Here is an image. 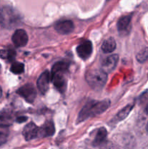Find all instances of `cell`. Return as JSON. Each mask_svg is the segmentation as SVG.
Returning a JSON list of instances; mask_svg holds the SVG:
<instances>
[{
    "label": "cell",
    "mask_w": 148,
    "mask_h": 149,
    "mask_svg": "<svg viewBox=\"0 0 148 149\" xmlns=\"http://www.w3.org/2000/svg\"><path fill=\"white\" fill-rule=\"evenodd\" d=\"M118 55H112L110 56L107 57L105 60L102 63L101 68L106 72L107 74L112 72L113 70L115 68L118 62Z\"/></svg>",
    "instance_id": "cell-11"
},
{
    "label": "cell",
    "mask_w": 148,
    "mask_h": 149,
    "mask_svg": "<svg viewBox=\"0 0 148 149\" xmlns=\"http://www.w3.org/2000/svg\"><path fill=\"white\" fill-rule=\"evenodd\" d=\"M55 29L60 34H68L74 29V25L71 20H59L55 25Z\"/></svg>",
    "instance_id": "cell-10"
},
{
    "label": "cell",
    "mask_w": 148,
    "mask_h": 149,
    "mask_svg": "<svg viewBox=\"0 0 148 149\" xmlns=\"http://www.w3.org/2000/svg\"><path fill=\"white\" fill-rule=\"evenodd\" d=\"M28 119V118L26 116H19L16 119V122H18V123H23V122H26Z\"/></svg>",
    "instance_id": "cell-23"
},
{
    "label": "cell",
    "mask_w": 148,
    "mask_h": 149,
    "mask_svg": "<svg viewBox=\"0 0 148 149\" xmlns=\"http://www.w3.org/2000/svg\"><path fill=\"white\" fill-rule=\"evenodd\" d=\"M12 40L16 47H22L27 45L28 42V37L26 31L23 29H17L13 33Z\"/></svg>",
    "instance_id": "cell-8"
},
{
    "label": "cell",
    "mask_w": 148,
    "mask_h": 149,
    "mask_svg": "<svg viewBox=\"0 0 148 149\" xmlns=\"http://www.w3.org/2000/svg\"><path fill=\"white\" fill-rule=\"evenodd\" d=\"M1 95H2V90H1V88L0 87V98H1Z\"/></svg>",
    "instance_id": "cell-25"
},
{
    "label": "cell",
    "mask_w": 148,
    "mask_h": 149,
    "mask_svg": "<svg viewBox=\"0 0 148 149\" xmlns=\"http://www.w3.org/2000/svg\"><path fill=\"white\" fill-rule=\"evenodd\" d=\"M70 64L68 62H65V61H59V62L56 63L53 65L52 68V74L56 72H68L69 69Z\"/></svg>",
    "instance_id": "cell-18"
},
{
    "label": "cell",
    "mask_w": 148,
    "mask_h": 149,
    "mask_svg": "<svg viewBox=\"0 0 148 149\" xmlns=\"http://www.w3.org/2000/svg\"><path fill=\"white\" fill-rule=\"evenodd\" d=\"M13 123L12 115L7 111L0 112V127H7Z\"/></svg>",
    "instance_id": "cell-14"
},
{
    "label": "cell",
    "mask_w": 148,
    "mask_h": 149,
    "mask_svg": "<svg viewBox=\"0 0 148 149\" xmlns=\"http://www.w3.org/2000/svg\"><path fill=\"white\" fill-rule=\"evenodd\" d=\"M39 127H38L33 122H30L23 128V135L26 141H31L34 138H39Z\"/></svg>",
    "instance_id": "cell-9"
},
{
    "label": "cell",
    "mask_w": 148,
    "mask_h": 149,
    "mask_svg": "<svg viewBox=\"0 0 148 149\" xmlns=\"http://www.w3.org/2000/svg\"><path fill=\"white\" fill-rule=\"evenodd\" d=\"M10 71L13 74H22V73L24 72V64L19 62L13 63L11 65V68H10Z\"/></svg>",
    "instance_id": "cell-20"
},
{
    "label": "cell",
    "mask_w": 148,
    "mask_h": 149,
    "mask_svg": "<svg viewBox=\"0 0 148 149\" xmlns=\"http://www.w3.org/2000/svg\"><path fill=\"white\" fill-rule=\"evenodd\" d=\"M21 16L17 10L10 7H4L0 10V23L6 29H11L21 23Z\"/></svg>",
    "instance_id": "cell-3"
},
{
    "label": "cell",
    "mask_w": 148,
    "mask_h": 149,
    "mask_svg": "<svg viewBox=\"0 0 148 149\" xmlns=\"http://www.w3.org/2000/svg\"><path fill=\"white\" fill-rule=\"evenodd\" d=\"M51 75L49 71L46 70L44 71L37 80V87L41 94L45 95L49 90V81H50Z\"/></svg>",
    "instance_id": "cell-7"
},
{
    "label": "cell",
    "mask_w": 148,
    "mask_h": 149,
    "mask_svg": "<svg viewBox=\"0 0 148 149\" xmlns=\"http://www.w3.org/2000/svg\"><path fill=\"white\" fill-rule=\"evenodd\" d=\"M15 55L16 52L13 49H1L0 50V58L2 59H6L11 61L14 59Z\"/></svg>",
    "instance_id": "cell-19"
},
{
    "label": "cell",
    "mask_w": 148,
    "mask_h": 149,
    "mask_svg": "<svg viewBox=\"0 0 148 149\" xmlns=\"http://www.w3.org/2000/svg\"><path fill=\"white\" fill-rule=\"evenodd\" d=\"M102 50L104 53H110L113 52L116 48V42L113 38L110 37L105 39L102 45Z\"/></svg>",
    "instance_id": "cell-16"
},
{
    "label": "cell",
    "mask_w": 148,
    "mask_h": 149,
    "mask_svg": "<svg viewBox=\"0 0 148 149\" xmlns=\"http://www.w3.org/2000/svg\"><path fill=\"white\" fill-rule=\"evenodd\" d=\"M133 107V105H131V104L127 105L126 106H125L121 111H120L117 113L116 116L113 119L112 122H114V124H115L117 123V122H120V121H122L124 119H126V118L128 116V115L129 114V113L131 111Z\"/></svg>",
    "instance_id": "cell-15"
},
{
    "label": "cell",
    "mask_w": 148,
    "mask_h": 149,
    "mask_svg": "<svg viewBox=\"0 0 148 149\" xmlns=\"http://www.w3.org/2000/svg\"><path fill=\"white\" fill-rule=\"evenodd\" d=\"M16 93L29 103H33L36 97V89L31 84H25L20 87Z\"/></svg>",
    "instance_id": "cell-5"
},
{
    "label": "cell",
    "mask_w": 148,
    "mask_h": 149,
    "mask_svg": "<svg viewBox=\"0 0 148 149\" xmlns=\"http://www.w3.org/2000/svg\"><path fill=\"white\" fill-rule=\"evenodd\" d=\"M131 20V15H126L120 17L117 23L118 30L119 32L125 31L129 28L130 25Z\"/></svg>",
    "instance_id": "cell-17"
},
{
    "label": "cell",
    "mask_w": 148,
    "mask_h": 149,
    "mask_svg": "<svg viewBox=\"0 0 148 149\" xmlns=\"http://www.w3.org/2000/svg\"><path fill=\"white\" fill-rule=\"evenodd\" d=\"M136 59L139 63H144L148 60V47L144 48L136 55Z\"/></svg>",
    "instance_id": "cell-21"
},
{
    "label": "cell",
    "mask_w": 148,
    "mask_h": 149,
    "mask_svg": "<svg viewBox=\"0 0 148 149\" xmlns=\"http://www.w3.org/2000/svg\"><path fill=\"white\" fill-rule=\"evenodd\" d=\"M145 112H146V113L148 114V103H147V104L146 107H145Z\"/></svg>",
    "instance_id": "cell-24"
},
{
    "label": "cell",
    "mask_w": 148,
    "mask_h": 149,
    "mask_svg": "<svg viewBox=\"0 0 148 149\" xmlns=\"http://www.w3.org/2000/svg\"><path fill=\"white\" fill-rule=\"evenodd\" d=\"M55 132V127L54 122L52 120H49L39 127V138H47L52 136Z\"/></svg>",
    "instance_id": "cell-12"
},
{
    "label": "cell",
    "mask_w": 148,
    "mask_h": 149,
    "mask_svg": "<svg viewBox=\"0 0 148 149\" xmlns=\"http://www.w3.org/2000/svg\"><path fill=\"white\" fill-rule=\"evenodd\" d=\"M107 130L104 127H100L97 130V134H96L95 138H94V141L92 142L93 146L97 147L100 146L102 145L105 141L106 138H107Z\"/></svg>",
    "instance_id": "cell-13"
},
{
    "label": "cell",
    "mask_w": 148,
    "mask_h": 149,
    "mask_svg": "<svg viewBox=\"0 0 148 149\" xmlns=\"http://www.w3.org/2000/svg\"><path fill=\"white\" fill-rule=\"evenodd\" d=\"M146 130H147V132H148V123H147V127H146Z\"/></svg>",
    "instance_id": "cell-26"
},
{
    "label": "cell",
    "mask_w": 148,
    "mask_h": 149,
    "mask_svg": "<svg viewBox=\"0 0 148 149\" xmlns=\"http://www.w3.org/2000/svg\"><path fill=\"white\" fill-rule=\"evenodd\" d=\"M85 78L93 90L100 91L107 82V74L102 68H91L86 71Z\"/></svg>",
    "instance_id": "cell-2"
},
{
    "label": "cell",
    "mask_w": 148,
    "mask_h": 149,
    "mask_svg": "<svg viewBox=\"0 0 148 149\" xmlns=\"http://www.w3.org/2000/svg\"><path fill=\"white\" fill-rule=\"evenodd\" d=\"M110 105L109 99L103 100H91L86 103L78 113L77 123H80L86 120L89 118L97 116L105 111Z\"/></svg>",
    "instance_id": "cell-1"
},
{
    "label": "cell",
    "mask_w": 148,
    "mask_h": 149,
    "mask_svg": "<svg viewBox=\"0 0 148 149\" xmlns=\"http://www.w3.org/2000/svg\"><path fill=\"white\" fill-rule=\"evenodd\" d=\"M92 49V43L90 41L86 40L77 47L76 52L79 58L82 60H86L91 56Z\"/></svg>",
    "instance_id": "cell-6"
},
{
    "label": "cell",
    "mask_w": 148,
    "mask_h": 149,
    "mask_svg": "<svg viewBox=\"0 0 148 149\" xmlns=\"http://www.w3.org/2000/svg\"><path fill=\"white\" fill-rule=\"evenodd\" d=\"M67 72H59L54 73L51 74V80L53 83L55 88L61 93H64L67 89V84H68V81H67L66 74Z\"/></svg>",
    "instance_id": "cell-4"
},
{
    "label": "cell",
    "mask_w": 148,
    "mask_h": 149,
    "mask_svg": "<svg viewBox=\"0 0 148 149\" xmlns=\"http://www.w3.org/2000/svg\"><path fill=\"white\" fill-rule=\"evenodd\" d=\"M8 138V132L6 130H0V146L5 143Z\"/></svg>",
    "instance_id": "cell-22"
},
{
    "label": "cell",
    "mask_w": 148,
    "mask_h": 149,
    "mask_svg": "<svg viewBox=\"0 0 148 149\" xmlns=\"http://www.w3.org/2000/svg\"><path fill=\"white\" fill-rule=\"evenodd\" d=\"M107 1H110V0H107Z\"/></svg>",
    "instance_id": "cell-27"
}]
</instances>
